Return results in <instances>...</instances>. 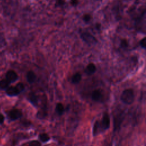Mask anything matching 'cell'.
<instances>
[{"mask_svg": "<svg viewBox=\"0 0 146 146\" xmlns=\"http://www.w3.org/2000/svg\"><path fill=\"white\" fill-rule=\"evenodd\" d=\"M120 45L123 48H126L128 46V43L127 39H123L120 42Z\"/></svg>", "mask_w": 146, "mask_h": 146, "instance_id": "e0dca14e", "label": "cell"}, {"mask_svg": "<svg viewBox=\"0 0 146 146\" xmlns=\"http://www.w3.org/2000/svg\"><path fill=\"white\" fill-rule=\"evenodd\" d=\"M79 3V0H70V3L72 6H76Z\"/></svg>", "mask_w": 146, "mask_h": 146, "instance_id": "ffe728a7", "label": "cell"}, {"mask_svg": "<svg viewBox=\"0 0 146 146\" xmlns=\"http://www.w3.org/2000/svg\"><path fill=\"white\" fill-rule=\"evenodd\" d=\"M135 99V95L133 90L131 88L124 90L120 96V99L123 103L125 104L129 105L133 102Z\"/></svg>", "mask_w": 146, "mask_h": 146, "instance_id": "6da1fadb", "label": "cell"}, {"mask_svg": "<svg viewBox=\"0 0 146 146\" xmlns=\"http://www.w3.org/2000/svg\"><path fill=\"white\" fill-rule=\"evenodd\" d=\"M10 84V82H9L6 78L0 80V88L2 90H6Z\"/></svg>", "mask_w": 146, "mask_h": 146, "instance_id": "8fae6325", "label": "cell"}, {"mask_svg": "<svg viewBox=\"0 0 146 146\" xmlns=\"http://www.w3.org/2000/svg\"><path fill=\"white\" fill-rule=\"evenodd\" d=\"M29 146H40V143L36 140H34L29 143Z\"/></svg>", "mask_w": 146, "mask_h": 146, "instance_id": "d6986e66", "label": "cell"}, {"mask_svg": "<svg viewBox=\"0 0 146 146\" xmlns=\"http://www.w3.org/2000/svg\"><path fill=\"white\" fill-rule=\"evenodd\" d=\"M22 112L19 109H13L8 113L9 118L11 120H15L22 117Z\"/></svg>", "mask_w": 146, "mask_h": 146, "instance_id": "3957f363", "label": "cell"}, {"mask_svg": "<svg viewBox=\"0 0 146 146\" xmlns=\"http://www.w3.org/2000/svg\"><path fill=\"white\" fill-rule=\"evenodd\" d=\"M96 67L95 64H94L93 63H90L88 64L87 66H86L84 70V72L87 75H91L94 74L96 72Z\"/></svg>", "mask_w": 146, "mask_h": 146, "instance_id": "8992f818", "label": "cell"}, {"mask_svg": "<svg viewBox=\"0 0 146 146\" xmlns=\"http://www.w3.org/2000/svg\"><path fill=\"white\" fill-rule=\"evenodd\" d=\"M36 78V74L33 71H29L26 74V79L29 83H34Z\"/></svg>", "mask_w": 146, "mask_h": 146, "instance_id": "ba28073f", "label": "cell"}, {"mask_svg": "<svg viewBox=\"0 0 146 146\" xmlns=\"http://www.w3.org/2000/svg\"><path fill=\"white\" fill-rule=\"evenodd\" d=\"M18 78V74L14 70H9L6 74V79L10 83L15 82Z\"/></svg>", "mask_w": 146, "mask_h": 146, "instance_id": "277c9868", "label": "cell"}, {"mask_svg": "<svg viewBox=\"0 0 146 146\" xmlns=\"http://www.w3.org/2000/svg\"><path fill=\"white\" fill-rule=\"evenodd\" d=\"M56 2L59 5H62L64 3V1L63 0H58Z\"/></svg>", "mask_w": 146, "mask_h": 146, "instance_id": "7402d4cb", "label": "cell"}, {"mask_svg": "<svg viewBox=\"0 0 146 146\" xmlns=\"http://www.w3.org/2000/svg\"><path fill=\"white\" fill-rule=\"evenodd\" d=\"M4 120H5L4 116L2 114L0 113V124H2L4 122Z\"/></svg>", "mask_w": 146, "mask_h": 146, "instance_id": "44dd1931", "label": "cell"}, {"mask_svg": "<svg viewBox=\"0 0 146 146\" xmlns=\"http://www.w3.org/2000/svg\"><path fill=\"white\" fill-rule=\"evenodd\" d=\"M29 99L33 104H34V105L37 104L38 99H37V97H36V95L34 93L31 92L29 94Z\"/></svg>", "mask_w": 146, "mask_h": 146, "instance_id": "7c38bea8", "label": "cell"}, {"mask_svg": "<svg viewBox=\"0 0 146 146\" xmlns=\"http://www.w3.org/2000/svg\"><path fill=\"white\" fill-rule=\"evenodd\" d=\"M91 16L89 14H86L83 16V20L86 23H88L91 19Z\"/></svg>", "mask_w": 146, "mask_h": 146, "instance_id": "9a60e30c", "label": "cell"}, {"mask_svg": "<svg viewBox=\"0 0 146 146\" xmlns=\"http://www.w3.org/2000/svg\"><path fill=\"white\" fill-rule=\"evenodd\" d=\"M6 93L8 96H14L18 95L20 92L16 87V86H10L6 90Z\"/></svg>", "mask_w": 146, "mask_h": 146, "instance_id": "5b68a950", "label": "cell"}, {"mask_svg": "<svg viewBox=\"0 0 146 146\" xmlns=\"http://www.w3.org/2000/svg\"><path fill=\"white\" fill-rule=\"evenodd\" d=\"M139 44L142 48H145L146 47V38L144 37L142 39H141L139 42Z\"/></svg>", "mask_w": 146, "mask_h": 146, "instance_id": "ac0fdd59", "label": "cell"}, {"mask_svg": "<svg viewBox=\"0 0 146 146\" xmlns=\"http://www.w3.org/2000/svg\"><path fill=\"white\" fill-rule=\"evenodd\" d=\"M110 125V117L107 113H104L102 119V126L104 129H107L109 128Z\"/></svg>", "mask_w": 146, "mask_h": 146, "instance_id": "52a82bcc", "label": "cell"}, {"mask_svg": "<svg viewBox=\"0 0 146 146\" xmlns=\"http://www.w3.org/2000/svg\"><path fill=\"white\" fill-rule=\"evenodd\" d=\"M56 112L59 114V115H62L63 112H64V107L63 106V104L60 103H59L56 104Z\"/></svg>", "mask_w": 146, "mask_h": 146, "instance_id": "4fadbf2b", "label": "cell"}, {"mask_svg": "<svg viewBox=\"0 0 146 146\" xmlns=\"http://www.w3.org/2000/svg\"><path fill=\"white\" fill-rule=\"evenodd\" d=\"M16 87L18 88V90H19V91L20 92H21L22 91H23L25 89V86L24 84L22 83H18L17 84V85L15 86Z\"/></svg>", "mask_w": 146, "mask_h": 146, "instance_id": "2e32d148", "label": "cell"}, {"mask_svg": "<svg viewBox=\"0 0 146 146\" xmlns=\"http://www.w3.org/2000/svg\"><path fill=\"white\" fill-rule=\"evenodd\" d=\"M82 39L87 43L92 44L95 43L96 42V38L88 32H83L80 34Z\"/></svg>", "mask_w": 146, "mask_h": 146, "instance_id": "7a4b0ae2", "label": "cell"}, {"mask_svg": "<svg viewBox=\"0 0 146 146\" xmlns=\"http://www.w3.org/2000/svg\"><path fill=\"white\" fill-rule=\"evenodd\" d=\"M91 98H92V100L95 102L99 101L102 98V94L101 91L99 90H95L92 92Z\"/></svg>", "mask_w": 146, "mask_h": 146, "instance_id": "9c48e42d", "label": "cell"}, {"mask_svg": "<svg viewBox=\"0 0 146 146\" xmlns=\"http://www.w3.org/2000/svg\"><path fill=\"white\" fill-rule=\"evenodd\" d=\"M39 137L40 139V140L44 143V142H47L49 140H50V137L48 136V135L46 133H42V134H40L39 136Z\"/></svg>", "mask_w": 146, "mask_h": 146, "instance_id": "5bb4252c", "label": "cell"}, {"mask_svg": "<svg viewBox=\"0 0 146 146\" xmlns=\"http://www.w3.org/2000/svg\"><path fill=\"white\" fill-rule=\"evenodd\" d=\"M82 80V75L80 72H77L75 73L71 78V82L73 84H78Z\"/></svg>", "mask_w": 146, "mask_h": 146, "instance_id": "30bf717a", "label": "cell"}]
</instances>
